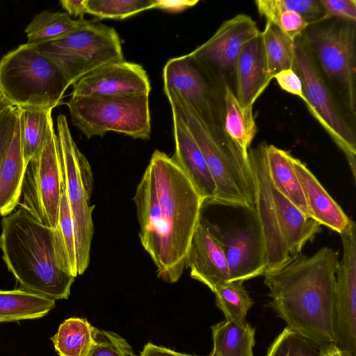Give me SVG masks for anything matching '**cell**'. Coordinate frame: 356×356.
I'll return each mask as SVG.
<instances>
[{
  "label": "cell",
  "mask_w": 356,
  "mask_h": 356,
  "mask_svg": "<svg viewBox=\"0 0 356 356\" xmlns=\"http://www.w3.org/2000/svg\"><path fill=\"white\" fill-rule=\"evenodd\" d=\"M291 164L300 183L310 217L321 225L341 233L351 219L304 163L292 156Z\"/></svg>",
  "instance_id": "cell-20"
},
{
  "label": "cell",
  "mask_w": 356,
  "mask_h": 356,
  "mask_svg": "<svg viewBox=\"0 0 356 356\" xmlns=\"http://www.w3.org/2000/svg\"><path fill=\"white\" fill-rule=\"evenodd\" d=\"M164 92L204 156L216 184L214 204L253 208L256 186L248 152L243 151L223 131H213L177 92L170 90Z\"/></svg>",
  "instance_id": "cell-5"
},
{
  "label": "cell",
  "mask_w": 356,
  "mask_h": 356,
  "mask_svg": "<svg viewBox=\"0 0 356 356\" xmlns=\"http://www.w3.org/2000/svg\"><path fill=\"white\" fill-rule=\"evenodd\" d=\"M278 86L284 91L305 100L303 86L298 74L292 69L283 70L273 76Z\"/></svg>",
  "instance_id": "cell-40"
},
{
  "label": "cell",
  "mask_w": 356,
  "mask_h": 356,
  "mask_svg": "<svg viewBox=\"0 0 356 356\" xmlns=\"http://www.w3.org/2000/svg\"><path fill=\"white\" fill-rule=\"evenodd\" d=\"M343 255L336 268L334 344L356 356V225L352 220L339 234Z\"/></svg>",
  "instance_id": "cell-14"
},
{
  "label": "cell",
  "mask_w": 356,
  "mask_h": 356,
  "mask_svg": "<svg viewBox=\"0 0 356 356\" xmlns=\"http://www.w3.org/2000/svg\"><path fill=\"white\" fill-rule=\"evenodd\" d=\"M223 133L243 151L248 152L257 128L252 106H243L231 88L225 85Z\"/></svg>",
  "instance_id": "cell-25"
},
{
  "label": "cell",
  "mask_w": 356,
  "mask_h": 356,
  "mask_svg": "<svg viewBox=\"0 0 356 356\" xmlns=\"http://www.w3.org/2000/svg\"><path fill=\"white\" fill-rule=\"evenodd\" d=\"M63 190L58 140L52 121L41 148L26 165L18 206L43 225L56 230Z\"/></svg>",
  "instance_id": "cell-10"
},
{
  "label": "cell",
  "mask_w": 356,
  "mask_h": 356,
  "mask_svg": "<svg viewBox=\"0 0 356 356\" xmlns=\"http://www.w3.org/2000/svg\"><path fill=\"white\" fill-rule=\"evenodd\" d=\"M265 143L249 149L248 159L256 186L254 210L265 244L266 271L277 269L300 254L321 231L273 186L265 156Z\"/></svg>",
  "instance_id": "cell-4"
},
{
  "label": "cell",
  "mask_w": 356,
  "mask_h": 356,
  "mask_svg": "<svg viewBox=\"0 0 356 356\" xmlns=\"http://www.w3.org/2000/svg\"><path fill=\"white\" fill-rule=\"evenodd\" d=\"M338 254L323 247L312 256L302 252L284 266L266 271L268 307L287 327L318 349L334 343V300Z\"/></svg>",
  "instance_id": "cell-2"
},
{
  "label": "cell",
  "mask_w": 356,
  "mask_h": 356,
  "mask_svg": "<svg viewBox=\"0 0 356 356\" xmlns=\"http://www.w3.org/2000/svg\"><path fill=\"white\" fill-rule=\"evenodd\" d=\"M255 4L259 13L266 18V22L276 26L280 15L286 10L298 13L309 24L323 15L322 5L317 0H257Z\"/></svg>",
  "instance_id": "cell-33"
},
{
  "label": "cell",
  "mask_w": 356,
  "mask_h": 356,
  "mask_svg": "<svg viewBox=\"0 0 356 356\" xmlns=\"http://www.w3.org/2000/svg\"><path fill=\"white\" fill-rule=\"evenodd\" d=\"M59 3L70 16L84 18L87 13L86 0H60Z\"/></svg>",
  "instance_id": "cell-42"
},
{
  "label": "cell",
  "mask_w": 356,
  "mask_h": 356,
  "mask_svg": "<svg viewBox=\"0 0 356 356\" xmlns=\"http://www.w3.org/2000/svg\"><path fill=\"white\" fill-rule=\"evenodd\" d=\"M198 2V0H156L155 8L170 13H178L194 6Z\"/></svg>",
  "instance_id": "cell-41"
},
{
  "label": "cell",
  "mask_w": 356,
  "mask_h": 356,
  "mask_svg": "<svg viewBox=\"0 0 356 356\" xmlns=\"http://www.w3.org/2000/svg\"><path fill=\"white\" fill-rule=\"evenodd\" d=\"M243 282H229L211 291L216 296V305L223 312L225 320L241 325L246 323L247 313L254 304Z\"/></svg>",
  "instance_id": "cell-32"
},
{
  "label": "cell",
  "mask_w": 356,
  "mask_h": 356,
  "mask_svg": "<svg viewBox=\"0 0 356 356\" xmlns=\"http://www.w3.org/2000/svg\"><path fill=\"white\" fill-rule=\"evenodd\" d=\"M309 25V23L298 13L286 10L280 15L277 26L290 40L295 42Z\"/></svg>",
  "instance_id": "cell-38"
},
{
  "label": "cell",
  "mask_w": 356,
  "mask_h": 356,
  "mask_svg": "<svg viewBox=\"0 0 356 356\" xmlns=\"http://www.w3.org/2000/svg\"><path fill=\"white\" fill-rule=\"evenodd\" d=\"M139 238L157 276L174 283L181 277L204 200L165 153L156 149L133 197Z\"/></svg>",
  "instance_id": "cell-1"
},
{
  "label": "cell",
  "mask_w": 356,
  "mask_h": 356,
  "mask_svg": "<svg viewBox=\"0 0 356 356\" xmlns=\"http://www.w3.org/2000/svg\"><path fill=\"white\" fill-rule=\"evenodd\" d=\"M72 86L71 96L149 95L151 90L143 66L124 60L90 72Z\"/></svg>",
  "instance_id": "cell-17"
},
{
  "label": "cell",
  "mask_w": 356,
  "mask_h": 356,
  "mask_svg": "<svg viewBox=\"0 0 356 356\" xmlns=\"http://www.w3.org/2000/svg\"><path fill=\"white\" fill-rule=\"evenodd\" d=\"M26 168L18 111L13 136L0 169V216H7L18 206Z\"/></svg>",
  "instance_id": "cell-22"
},
{
  "label": "cell",
  "mask_w": 356,
  "mask_h": 356,
  "mask_svg": "<svg viewBox=\"0 0 356 356\" xmlns=\"http://www.w3.org/2000/svg\"><path fill=\"white\" fill-rule=\"evenodd\" d=\"M17 108L23 156L27 165L45 140L49 124L53 121L52 110L35 107Z\"/></svg>",
  "instance_id": "cell-30"
},
{
  "label": "cell",
  "mask_w": 356,
  "mask_h": 356,
  "mask_svg": "<svg viewBox=\"0 0 356 356\" xmlns=\"http://www.w3.org/2000/svg\"><path fill=\"white\" fill-rule=\"evenodd\" d=\"M18 108L10 106L0 113V169L11 140Z\"/></svg>",
  "instance_id": "cell-39"
},
{
  "label": "cell",
  "mask_w": 356,
  "mask_h": 356,
  "mask_svg": "<svg viewBox=\"0 0 356 356\" xmlns=\"http://www.w3.org/2000/svg\"><path fill=\"white\" fill-rule=\"evenodd\" d=\"M66 105L72 124L88 138L114 131L134 139L151 134L149 95L71 96Z\"/></svg>",
  "instance_id": "cell-7"
},
{
  "label": "cell",
  "mask_w": 356,
  "mask_h": 356,
  "mask_svg": "<svg viewBox=\"0 0 356 356\" xmlns=\"http://www.w3.org/2000/svg\"><path fill=\"white\" fill-rule=\"evenodd\" d=\"M323 15L319 21L337 17L338 19L355 22V0H320Z\"/></svg>",
  "instance_id": "cell-37"
},
{
  "label": "cell",
  "mask_w": 356,
  "mask_h": 356,
  "mask_svg": "<svg viewBox=\"0 0 356 356\" xmlns=\"http://www.w3.org/2000/svg\"><path fill=\"white\" fill-rule=\"evenodd\" d=\"M163 79L164 90L177 92L213 131L220 132L208 74L189 54L169 59L163 67Z\"/></svg>",
  "instance_id": "cell-16"
},
{
  "label": "cell",
  "mask_w": 356,
  "mask_h": 356,
  "mask_svg": "<svg viewBox=\"0 0 356 356\" xmlns=\"http://www.w3.org/2000/svg\"><path fill=\"white\" fill-rule=\"evenodd\" d=\"M175 150L172 159L193 184L204 202L216 200V184L204 156L177 111L171 107Z\"/></svg>",
  "instance_id": "cell-19"
},
{
  "label": "cell",
  "mask_w": 356,
  "mask_h": 356,
  "mask_svg": "<svg viewBox=\"0 0 356 356\" xmlns=\"http://www.w3.org/2000/svg\"><path fill=\"white\" fill-rule=\"evenodd\" d=\"M140 356H197L184 354L171 349L147 343L140 353Z\"/></svg>",
  "instance_id": "cell-43"
},
{
  "label": "cell",
  "mask_w": 356,
  "mask_h": 356,
  "mask_svg": "<svg viewBox=\"0 0 356 356\" xmlns=\"http://www.w3.org/2000/svg\"><path fill=\"white\" fill-rule=\"evenodd\" d=\"M213 348L207 356H253L255 329L224 320L211 327Z\"/></svg>",
  "instance_id": "cell-26"
},
{
  "label": "cell",
  "mask_w": 356,
  "mask_h": 356,
  "mask_svg": "<svg viewBox=\"0 0 356 356\" xmlns=\"http://www.w3.org/2000/svg\"><path fill=\"white\" fill-rule=\"evenodd\" d=\"M319 356H350L342 351L334 343H330L318 349Z\"/></svg>",
  "instance_id": "cell-44"
},
{
  "label": "cell",
  "mask_w": 356,
  "mask_h": 356,
  "mask_svg": "<svg viewBox=\"0 0 356 356\" xmlns=\"http://www.w3.org/2000/svg\"><path fill=\"white\" fill-rule=\"evenodd\" d=\"M185 268H190L191 277L211 291L229 282L223 250L208 230L202 214L191 241Z\"/></svg>",
  "instance_id": "cell-18"
},
{
  "label": "cell",
  "mask_w": 356,
  "mask_h": 356,
  "mask_svg": "<svg viewBox=\"0 0 356 356\" xmlns=\"http://www.w3.org/2000/svg\"><path fill=\"white\" fill-rule=\"evenodd\" d=\"M86 6L98 19H122L155 8L156 0H86Z\"/></svg>",
  "instance_id": "cell-34"
},
{
  "label": "cell",
  "mask_w": 356,
  "mask_h": 356,
  "mask_svg": "<svg viewBox=\"0 0 356 356\" xmlns=\"http://www.w3.org/2000/svg\"><path fill=\"white\" fill-rule=\"evenodd\" d=\"M86 19H74L66 13L44 10L26 26L27 43L40 45L60 39L81 26Z\"/></svg>",
  "instance_id": "cell-27"
},
{
  "label": "cell",
  "mask_w": 356,
  "mask_h": 356,
  "mask_svg": "<svg viewBox=\"0 0 356 356\" xmlns=\"http://www.w3.org/2000/svg\"><path fill=\"white\" fill-rule=\"evenodd\" d=\"M86 356H136L128 342L118 334L94 328V341Z\"/></svg>",
  "instance_id": "cell-36"
},
{
  "label": "cell",
  "mask_w": 356,
  "mask_h": 356,
  "mask_svg": "<svg viewBox=\"0 0 356 356\" xmlns=\"http://www.w3.org/2000/svg\"><path fill=\"white\" fill-rule=\"evenodd\" d=\"M94 328L86 318L65 320L51 338L60 356H86L94 341Z\"/></svg>",
  "instance_id": "cell-29"
},
{
  "label": "cell",
  "mask_w": 356,
  "mask_h": 356,
  "mask_svg": "<svg viewBox=\"0 0 356 356\" xmlns=\"http://www.w3.org/2000/svg\"><path fill=\"white\" fill-rule=\"evenodd\" d=\"M70 86L60 69L35 45L20 44L0 59V92L14 106L52 110Z\"/></svg>",
  "instance_id": "cell-6"
},
{
  "label": "cell",
  "mask_w": 356,
  "mask_h": 356,
  "mask_svg": "<svg viewBox=\"0 0 356 356\" xmlns=\"http://www.w3.org/2000/svg\"><path fill=\"white\" fill-rule=\"evenodd\" d=\"M55 247L61 269L76 277L77 273L76 250L72 218L66 197L63 190L60 202L58 225L54 230Z\"/></svg>",
  "instance_id": "cell-31"
},
{
  "label": "cell",
  "mask_w": 356,
  "mask_h": 356,
  "mask_svg": "<svg viewBox=\"0 0 356 356\" xmlns=\"http://www.w3.org/2000/svg\"><path fill=\"white\" fill-rule=\"evenodd\" d=\"M266 70L272 79L275 74L292 69L296 72V44L275 25L266 22L261 32Z\"/></svg>",
  "instance_id": "cell-28"
},
{
  "label": "cell",
  "mask_w": 356,
  "mask_h": 356,
  "mask_svg": "<svg viewBox=\"0 0 356 356\" xmlns=\"http://www.w3.org/2000/svg\"><path fill=\"white\" fill-rule=\"evenodd\" d=\"M355 22L337 19L309 30L305 40L327 77L345 94L355 113Z\"/></svg>",
  "instance_id": "cell-12"
},
{
  "label": "cell",
  "mask_w": 356,
  "mask_h": 356,
  "mask_svg": "<svg viewBox=\"0 0 356 356\" xmlns=\"http://www.w3.org/2000/svg\"><path fill=\"white\" fill-rule=\"evenodd\" d=\"M249 214L246 222L230 227H222L203 216L208 230L223 250L229 282H245L262 275L266 270L264 240L254 207Z\"/></svg>",
  "instance_id": "cell-13"
},
{
  "label": "cell",
  "mask_w": 356,
  "mask_h": 356,
  "mask_svg": "<svg viewBox=\"0 0 356 356\" xmlns=\"http://www.w3.org/2000/svg\"><path fill=\"white\" fill-rule=\"evenodd\" d=\"M256 22L245 14H238L225 21L214 34L189 55L207 73L223 76L234 70L245 46L260 35Z\"/></svg>",
  "instance_id": "cell-15"
},
{
  "label": "cell",
  "mask_w": 356,
  "mask_h": 356,
  "mask_svg": "<svg viewBox=\"0 0 356 356\" xmlns=\"http://www.w3.org/2000/svg\"><path fill=\"white\" fill-rule=\"evenodd\" d=\"M295 44L296 72L300 76L303 86V102L312 115L344 153L353 179L355 180V133L334 103L317 67L314 56L305 39H297Z\"/></svg>",
  "instance_id": "cell-11"
},
{
  "label": "cell",
  "mask_w": 356,
  "mask_h": 356,
  "mask_svg": "<svg viewBox=\"0 0 356 356\" xmlns=\"http://www.w3.org/2000/svg\"><path fill=\"white\" fill-rule=\"evenodd\" d=\"M234 70L236 76L235 95L238 102L243 106L253 107L254 103L271 81L266 70L261 33L243 49L235 63Z\"/></svg>",
  "instance_id": "cell-21"
},
{
  "label": "cell",
  "mask_w": 356,
  "mask_h": 356,
  "mask_svg": "<svg viewBox=\"0 0 356 356\" xmlns=\"http://www.w3.org/2000/svg\"><path fill=\"white\" fill-rule=\"evenodd\" d=\"M35 46L60 69L70 86L102 66L124 60L116 31L90 20L60 39Z\"/></svg>",
  "instance_id": "cell-9"
},
{
  "label": "cell",
  "mask_w": 356,
  "mask_h": 356,
  "mask_svg": "<svg viewBox=\"0 0 356 356\" xmlns=\"http://www.w3.org/2000/svg\"><path fill=\"white\" fill-rule=\"evenodd\" d=\"M10 106H13V105H10ZM9 106H8V107H9ZM8 107H6V108H3V109L1 110V111H0V113H1L2 111H3L5 109H6Z\"/></svg>",
  "instance_id": "cell-45"
},
{
  "label": "cell",
  "mask_w": 356,
  "mask_h": 356,
  "mask_svg": "<svg viewBox=\"0 0 356 356\" xmlns=\"http://www.w3.org/2000/svg\"><path fill=\"white\" fill-rule=\"evenodd\" d=\"M55 306L54 300L23 289L0 290V323L40 318Z\"/></svg>",
  "instance_id": "cell-24"
},
{
  "label": "cell",
  "mask_w": 356,
  "mask_h": 356,
  "mask_svg": "<svg viewBox=\"0 0 356 356\" xmlns=\"http://www.w3.org/2000/svg\"><path fill=\"white\" fill-rule=\"evenodd\" d=\"M1 225L3 260L22 289L54 300L67 299L75 277L59 266L54 230L19 206L3 217Z\"/></svg>",
  "instance_id": "cell-3"
},
{
  "label": "cell",
  "mask_w": 356,
  "mask_h": 356,
  "mask_svg": "<svg viewBox=\"0 0 356 356\" xmlns=\"http://www.w3.org/2000/svg\"><path fill=\"white\" fill-rule=\"evenodd\" d=\"M265 156L274 187L305 216L311 218L300 183L291 164L292 155L273 145L266 144Z\"/></svg>",
  "instance_id": "cell-23"
},
{
  "label": "cell",
  "mask_w": 356,
  "mask_h": 356,
  "mask_svg": "<svg viewBox=\"0 0 356 356\" xmlns=\"http://www.w3.org/2000/svg\"><path fill=\"white\" fill-rule=\"evenodd\" d=\"M266 356H319V350L310 341L286 327L271 343Z\"/></svg>",
  "instance_id": "cell-35"
},
{
  "label": "cell",
  "mask_w": 356,
  "mask_h": 356,
  "mask_svg": "<svg viewBox=\"0 0 356 356\" xmlns=\"http://www.w3.org/2000/svg\"><path fill=\"white\" fill-rule=\"evenodd\" d=\"M56 128L63 190L72 218L77 273L81 275L89 265L94 233L92 213L95 205L90 204L93 188L92 172L88 161L72 136L65 115H58Z\"/></svg>",
  "instance_id": "cell-8"
}]
</instances>
